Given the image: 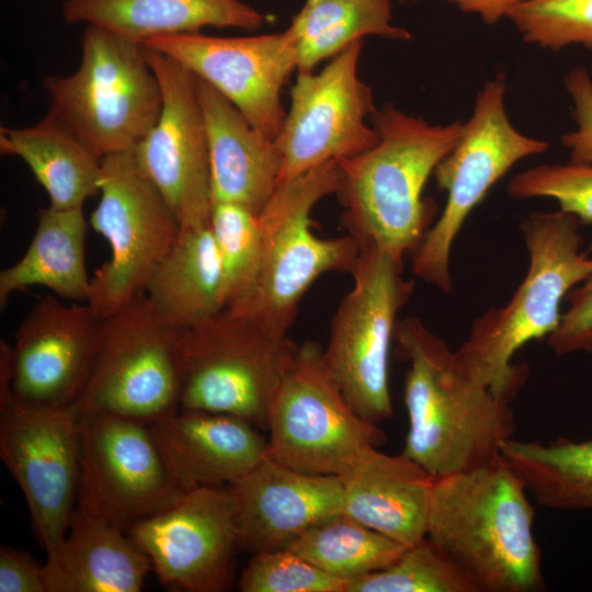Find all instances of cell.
I'll return each mask as SVG.
<instances>
[{
  "label": "cell",
  "instance_id": "2e32d148",
  "mask_svg": "<svg viewBox=\"0 0 592 592\" xmlns=\"http://www.w3.org/2000/svg\"><path fill=\"white\" fill-rule=\"evenodd\" d=\"M143 53L158 78L162 107L133 155L181 228L208 227L213 207L210 163L197 77L158 50L143 46Z\"/></svg>",
  "mask_w": 592,
  "mask_h": 592
},
{
  "label": "cell",
  "instance_id": "8992f818",
  "mask_svg": "<svg viewBox=\"0 0 592 592\" xmlns=\"http://www.w3.org/2000/svg\"><path fill=\"white\" fill-rule=\"evenodd\" d=\"M50 111L98 158L133 151L162 107L158 78L140 43L86 24L81 60L68 76H48Z\"/></svg>",
  "mask_w": 592,
  "mask_h": 592
},
{
  "label": "cell",
  "instance_id": "7a4b0ae2",
  "mask_svg": "<svg viewBox=\"0 0 592 592\" xmlns=\"http://www.w3.org/2000/svg\"><path fill=\"white\" fill-rule=\"evenodd\" d=\"M369 121L377 144L338 160L342 223L361 248L374 246L403 261L430 229L435 205L422 197L423 187L454 148L464 123L432 125L392 104L375 109Z\"/></svg>",
  "mask_w": 592,
  "mask_h": 592
},
{
  "label": "cell",
  "instance_id": "8d00e7d4",
  "mask_svg": "<svg viewBox=\"0 0 592 592\" xmlns=\"http://www.w3.org/2000/svg\"><path fill=\"white\" fill-rule=\"evenodd\" d=\"M569 308L561 314L558 328L548 337L556 355L592 353V274L566 296Z\"/></svg>",
  "mask_w": 592,
  "mask_h": 592
},
{
  "label": "cell",
  "instance_id": "4316f807",
  "mask_svg": "<svg viewBox=\"0 0 592 592\" xmlns=\"http://www.w3.org/2000/svg\"><path fill=\"white\" fill-rule=\"evenodd\" d=\"M88 225L82 208L37 210V227L23 257L0 272V307L29 286L49 288L57 297L88 303L91 278L86 267Z\"/></svg>",
  "mask_w": 592,
  "mask_h": 592
},
{
  "label": "cell",
  "instance_id": "7c38bea8",
  "mask_svg": "<svg viewBox=\"0 0 592 592\" xmlns=\"http://www.w3.org/2000/svg\"><path fill=\"white\" fill-rule=\"evenodd\" d=\"M99 193L90 224L107 240L111 257L91 278L87 304L106 318L145 293L181 226L133 151L101 160Z\"/></svg>",
  "mask_w": 592,
  "mask_h": 592
},
{
  "label": "cell",
  "instance_id": "d590c367",
  "mask_svg": "<svg viewBox=\"0 0 592 592\" xmlns=\"http://www.w3.org/2000/svg\"><path fill=\"white\" fill-rule=\"evenodd\" d=\"M508 194L514 200L548 197L582 224H592V162L540 164L513 177Z\"/></svg>",
  "mask_w": 592,
  "mask_h": 592
},
{
  "label": "cell",
  "instance_id": "4dcf8cb0",
  "mask_svg": "<svg viewBox=\"0 0 592 592\" xmlns=\"http://www.w3.org/2000/svg\"><path fill=\"white\" fill-rule=\"evenodd\" d=\"M288 548L348 583L388 567L406 546L341 511L312 524Z\"/></svg>",
  "mask_w": 592,
  "mask_h": 592
},
{
  "label": "cell",
  "instance_id": "e575fe53",
  "mask_svg": "<svg viewBox=\"0 0 592 592\" xmlns=\"http://www.w3.org/2000/svg\"><path fill=\"white\" fill-rule=\"evenodd\" d=\"M345 585L291 548L252 554L238 581L242 592H345Z\"/></svg>",
  "mask_w": 592,
  "mask_h": 592
},
{
  "label": "cell",
  "instance_id": "74e56055",
  "mask_svg": "<svg viewBox=\"0 0 592 592\" xmlns=\"http://www.w3.org/2000/svg\"><path fill=\"white\" fill-rule=\"evenodd\" d=\"M565 86L573 102L576 130L561 136L569 149L570 161L592 162V80L583 67L573 68L565 78Z\"/></svg>",
  "mask_w": 592,
  "mask_h": 592
},
{
  "label": "cell",
  "instance_id": "f35d334b",
  "mask_svg": "<svg viewBox=\"0 0 592 592\" xmlns=\"http://www.w3.org/2000/svg\"><path fill=\"white\" fill-rule=\"evenodd\" d=\"M0 592H47L44 563L26 551L1 546Z\"/></svg>",
  "mask_w": 592,
  "mask_h": 592
},
{
  "label": "cell",
  "instance_id": "e0dca14e",
  "mask_svg": "<svg viewBox=\"0 0 592 592\" xmlns=\"http://www.w3.org/2000/svg\"><path fill=\"white\" fill-rule=\"evenodd\" d=\"M159 582L170 590L223 592L234 581L239 545L234 498L225 487H198L130 526Z\"/></svg>",
  "mask_w": 592,
  "mask_h": 592
},
{
  "label": "cell",
  "instance_id": "ffe728a7",
  "mask_svg": "<svg viewBox=\"0 0 592 592\" xmlns=\"http://www.w3.org/2000/svg\"><path fill=\"white\" fill-rule=\"evenodd\" d=\"M239 545L251 554L288 548L319 520L341 512V476L304 473L266 456L228 486Z\"/></svg>",
  "mask_w": 592,
  "mask_h": 592
},
{
  "label": "cell",
  "instance_id": "d6a6232c",
  "mask_svg": "<svg viewBox=\"0 0 592 592\" xmlns=\"http://www.w3.org/2000/svg\"><path fill=\"white\" fill-rule=\"evenodd\" d=\"M209 228L225 280L226 308L251 285L261 257L258 215L230 202L213 203Z\"/></svg>",
  "mask_w": 592,
  "mask_h": 592
},
{
  "label": "cell",
  "instance_id": "5b68a950",
  "mask_svg": "<svg viewBox=\"0 0 592 592\" xmlns=\"http://www.w3.org/2000/svg\"><path fill=\"white\" fill-rule=\"evenodd\" d=\"M341 183L339 163L332 160L277 185L258 215L261 257L254 280L226 310L272 333L287 334L300 299L319 276L351 273L361 251L357 240L349 234L320 238L310 219L314 206L337 194Z\"/></svg>",
  "mask_w": 592,
  "mask_h": 592
},
{
  "label": "cell",
  "instance_id": "3957f363",
  "mask_svg": "<svg viewBox=\"0 0 592 592\" xmlns=\"http://www.w3.org/2000/svg\"><path fill=\"white\" fill-rule=\"evenodd\" d=\"M534 517L524 483L501 458L434 478L426 538L479 592H535L545 580Z\"/></svg>",
  "mask_w": 592,
  "mask_h": 592
},
{
  "label": "cell",
  "instance_id": "30bf717a",
  "mask_svg": "<svg viewBox=\"0 0 592 592\" xmlns=\"http://www.w3.org/2000/svg\"><path fill=\"white\" fill-rule=\"evenodd\" d=\"M505 87L502 73L485 84L459 139L433 172L436 186L448 194L447 203L417 248L412 271L446 294L453 288L451 249L470 212L517 161L549 147L511 124L504 105Z\"/></svg>",
  "mask_w": 592,
  "mask_h": 592
},
{
  "label": "cell",
  "instance_id": "9a60e30c",
  "mask_svg": "<svg viewBox=\"0 0 592 592\" xmlns=\"http://www.w3.org/2000/svg\"><path fill=\"white\" fill-rule=\"evenodd\" d=\"M362 45L353 42L318 73L297 72L275 139L282 153L277 185L377 144V132L365 123L376 109L373 92L357 76Z\"/></svg>",
  "mask_w": 592,
  "mask_h": 592
},
{
  "label": "cell",
  "instance_id": "603a6c76",
  "mask_svg": "<svg viewBox=\"0 0 592 592\" xmlns=\"http://www.w3.org/2000/svg\"><path fill=\"white\" fill-rule=\"evenodd\" d=\"M342 477V512L409 547L426 537L434 477L412 459L371 446Z\"/></svg>",
  "mask_w": 592,
  "mask_h": 592
},
{
  "label": "cell",
  "instance_id": "836d02e7",
  "mask_svg": "<svg viewBox=\"0 0 592 592\" xmlns=\"http://www.w3.org/2000/svg\"><path fill=\"white\" fill-rule=\"evenodd\" d=\"M526 43L551 50L592 49V0H525L509 15Z\"/></svg>",
  "mask_w": 592,
  "mask_h": 592
},
{
  "label": "cell",
  "instance_id": "83f0119b",
  "mask_svg": "<svg viewBox=\"0 0 592 592\" xmlns=\"http://www.w3.org/2000/svg\"><path fill=\"white\" fill-rule=\"evenodd\" d=\"M0 151L29 166L52 207L82 208L100 192L101 159L52 112L29 127H1Z\"/></svg>",
  "mask_w": 592,
  "mask_h": 592
},
{
  "label": "cell",
  "instance_id": "1f68e13d",
  "mask_svg": "<svg viewBox=\"0 0 592 592\" xmlns=\"http://www.w3.org/2000/svg\"><path fill=\"white\" fill-rule=\"evenodd\" d=\"M345 592H479L475 583L426 537L388 567L352 579Z\"/></svg>",
  "mask_w": 592,
  "mask_h": 592
},
{
  "label": "cell",
  "instance_id": "8fae6325",
  "mask_svg": "<svg viewBox=\"0 0 592 592\" xmlns=\"http://www.w3.org/2000/svg\"><path fill=\"white\" fill-rule=\"evenodd\" d=\"M298 344L223 310L185 330L180 410L241 418L266 430L271 400Z\"/></svg>",
  "mask_w": 592,
  "mask_h": 592
},
{
  "label": "cell",
  "instance_id": "ac0fdd59",
  "mask_svg": "<svg viewBox=\"0 0 592 592\" xmlns=\"http://www.w3.org/2000/svg\"><path fill=\"white\" fill-rule=\"evenodd\" d=\"M141 45L207 82L265 136L276 139L281 133L286 116L282 88L297 69V39L289 27L242 37L184 33L152 37Z\"/></svg>",
  "mask_w": 592,
  "mask_h": 592
},
{
  "label": "cell",
  "instance_id": "f546056e",
  "mask_svg": "<svg viewBox=\"0 0 592 592\" xmlns=\"http://www.w3.org/2000/svg\"><path fill=\"white\" fill-rule=\"evenodd\" d=\"M391 20L389 0H319L303 5L289 25L297 39V72H312L321 60L367 35L409 41L410 32Z\"/></svg>",
  "mask_w": 592,
  "mask_h": 592
},
{
  "label": "cell",
  "instance_id": "4fadbf2b",
  "mask_svg": "<svg viewBox=\"0 0 592 592\" xmlns=\"http://www.w3.org/2000/svg\"><path fill=\"white\" fill-rule=\"evenodd\" d=\"M0 457L20 487L46 555L66 538L77 508L80 414L43 407L0 389Z\"/></svg>",
  "mask_w": 592,
  "mask_h": 592
},
{
  "label": "cell",
  "instance_id": "5bb4252c",
  "mask_svg": "<svg viewBox=\"0 0 592 592\" xmlns=\"http://www.w3.org/2000/svg\"><path fill=\"white\" fill-rule=\"evenodd\" d=\"M185 492L166 468L147 424L114 415H80L76 512L127 532Z\"/></svg>",
  "mask_w": 592,
  "mask_h": 592
},
{
  "label": "cell",
  "instance_id": "7402d4cb",
  "mask_svg": "<svg viewBox=\"0 0 592 592\" xmlns=\"http://www.w3.org/2000/svg\"><path fill=\"white\" fill-rule=\"evenodd\" d=\"M208 140L212 198L259 215L278 184L282 153L216 89L197 78Z\"/></svg>",
  "mask_w": 592,
  "mask_h": 592
},
{
  "label": "cell",
  "instance_id": "f1b7e54d",
  "mask_svg": "<svg viewBox=\"0 0 592 592\" xmlns=\"http://www.w3.org/2000/svg\"><path fill=\"white\" fill-rule=\"evenodd\" d=\"M501 457L539 505L592 510V439L559 436L540 442L512 437L502 445Z\"/></svg>",
  "mask_w": 592,
  "mask_h": 592
},
{
  "label": "cell",
  "instance_id": "ba28073f",
  "mask_svg": "<svg viewBox=\"0 0 592 592\" xmlns=\"http://www.w3.org/2000/svg\"><path fill=\"white\" fill-rule=\"evenodd\" d=\"M403 261L374 246L361 248L351 271L353 286L340 301L322 348L327 369L351 407L378 424L392 417L388 382L397 315L413 292Z\"/></svg>",
  "mask_w": 592,
  "mask_h": 592
},
{
  "label": "cell",
  "instance_id": "484cf974",
  "mask_svg": "<svg viewBox=\"0 0 592 592\" xmlns=\"http://www.w3.org/2000/svg\"><path fill=\"white\" fill-rule=\"evenodd\" d=\"M144 294L164 320L181 329L226 309L224 272L209 226L181 228Z\"/></svg>",
  "mask_w": 592,
  "mask_h": 592
},
{
  "label": "cell",
  "instance_id": "9c48e42d",
  "mask_svg": "<svg viewBox=\"0 0 592 592\" xmlns=\"http://www.w3.org/2000/svg\"><path fill=\"white\" fill-rule=\"evenodd\" d=\"M266 430L269 457L327 476L345 475L365 449L386 440L378 424L348 402L312 341L298 345L271 400Z\"/></svg>",
  "mask_w": 592,
  "mask_h": 592
},
{
  "label": "cell",
  "instance_id": "cb8c5ba5",
  "mask_svg": "<svg viewBox=\"0 0 592 592\" xmlns=\"http://www.w3.org/2000/svg\"><path fill=\"white\" fill-rule=\"evenodd\" d=\"M46 556L47 592H138L151 570L127 532L79 512L62 544Z\"/></svg>",
  "mask_w": 592,
  "mask_h": 592
},
{
  "label": "cell",
  "instance_id": "60d3db41",
  "mask_svg": "<svg viewBox=\"0 0 592 592\" xmlns=\"http://www.w3.org/2000/svg\"><path fill=\"white\" fill-rule=\"evenodd\" d=\"M317 1H319V0H306L304 5H310V4L316 3Z\"/></svg>",
  "mask_w": 592,
  "mask_h": 592
},
{
  "label": "cell",
  "instance_id": "d4e9b609",
  "mask_svg": "<svg viewBox=\"0 0 592 592\" xmlns=\"http://www.w3.org/2000/svg\"><path fill=\"white\" fill-rule=\"evenodd\" d=\"M68 24H92L124 38L196 33L205 26L254 31L267 18L240 0H65Z\"/></svg>",
  "mask_w": 592,
  "mask_h": 592
},
{
  "label": "cell",
  "instance_id": "ab89813d",
  "mask_svg": "<svg viewBox=\"0 0 592 592\" xmlns=\"http://www.w3.org/2000/svg\"><path fill=\"white\" fill-rule=\"evenodd\" d=\"M414 2L419 0H400ZM463 12L478 15L487 24H494L510 13L525 0H448Z\"/></svg>",
  "mask_w": 592,
  "mask_h": 592
},
{
  "label": "cell",
  "instance_id": "6da1fadb",
  "mask_svg": "<svg viewBox=\"0 0 592 592\" xmlns=\"http://www.w3.org/2000/svg\"><path fill=\"white\" fill-rule=\"evenodd\" d=\"M394 340L409 364L403 386L409 428L401 454L434 478L501 460L503 443L516 431L510 401L471 377L420 319L398 320Z\"/></svg>",
  "mask_w": 592,
  "mask_h": 592
},
{
  "label": "cell",
  "instance_id": "44dd1931",
  "mask_svg": "<svg viewBox=\"0 0 592 592\" xmlns=\"http://www.w3.org/2000/svg\"><path fill=\"white\" fill-rule=\"evenodd\" d=\"M166 468L184 491L232 483L267 456V440L236 415L178 410L148 424Z\"/></svg>",
  "mask_w": 592,
  "mask_h": 592
},
{
  "label": "cell",
  "instance_id": "277c9868",
  "mask_svg": "<svg viewBox=\"0 0 592 592\" xmlns=\"http://www.w3.org/2000/svg\"><path fill=\"white\" fill-rule=\"evenodd\" d=\"M578 227V218L560 209L535 212L523 219L520 228L530 257L526 276L505 306L474 321L455 351L471 377L510 402L527 377V366L513 364V355L558 328L562 299L592 274V258L581 251Z\"/></svg>",
  "mask_w": 592,
  "mask_h": 592
},
{
  "label": "cell",
  "instance_id": "52a82bcc",
  "mask_svg": "<svg viewBox=\"0 0 592 592\" xmlns=\"http://www.w3.org/2000/svg\"><path fill=\"white\" fill-rule=\"evenodd\" d=\"M185 330L164 320L143 294L103 318L80 415H114L150 424L180 410Z\"/></svg>",
  "mask_w": 592,
  "mask_h": 592
},
{
  "label": "cell",
  "instance_id": "d6986e66",
  "mask_svg": "<svg viewBox=\"0 0 592 592\" xmlns=\"http://www.w3.org/2000/svg\"><path fill=\"white\" fill-rule=\"evenodd\" d=\"M103 318L87 303L46 296L32 306L11 346L13 396L29 405L71 407L96 357Z\"/></svg>",
  "mask_w": 592,
  "mask_h": 592
}]
</instances>
